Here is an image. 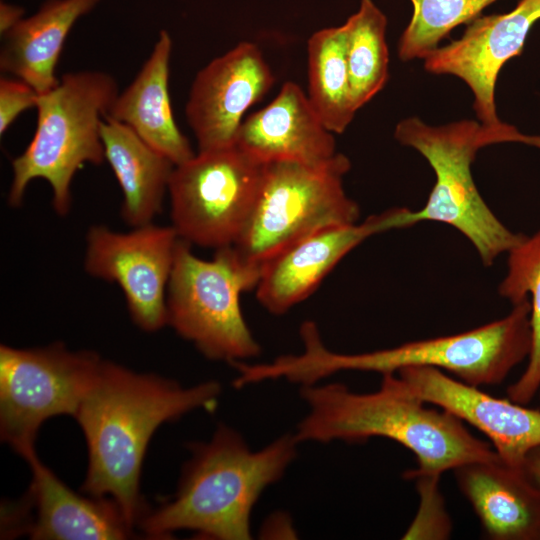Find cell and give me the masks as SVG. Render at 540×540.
Wrapping results in <instances>:
<instances>
[{"instance_id": "obj_9", "label": "cell", "mask_w": 540, "mask_h": 540, "mask_svg": "<svg viewBox=\"0 0 540 540\" xmlns=\"http://www.w3.org/2000/svg\"><path fill=\"white\" fill-rule=\"evenodd\" d=\"M265 164L234 144L175 165L168 193L179 238L215 250L233 246L256 203Z\"/></svg>"}, {"instance_id": "obj_12", "label": "cell", "mask_w": 540, "mask_h": 540, "mask_svg": "<svg viewBox=\"0 0 540 540\" xmlns=\"http://www.w3.org/2000/svg\"><path fill=\"white\" fill-rule=\"evenodd\" d=\"M32 470L27 494L5 505V536L28 535L36 540L127 539L133 536L119 506L111 498L84 497L65 486L38 458L35 447L24 451Z\"/></svg>"}, {"instance_id": "obj_11", "label": "cell", "mask_w": 540, "mask_h": 540, "mask_svg": "<svg viewBox=\"0 0 540 540\" xmlns=\"http://www.w3.org/2000/svg\"><path fill=\"white\" fill-rule=\"evenodd\" d=\"M133 228L122 233L92 226L84 268L94 278L118 284L133 322L154 332L167 325V288L180 238L172 226Z\"/></svg>"}, {"instance_id": "obj_22", "label": "cell", "mask_w": 540, "mask_h": 540, "mask_svg": "<svg viewBox=\"0 0 540 540\" xmlns=\"http://www.w3.org/2000/svg\"><path fill=\"white\" fill-rule=\"evenodd\" d=\"M308 99L332 133H343L355 109L351 100L346 60V30L324 28L308 40Z\"/></svg>"}, {"instance_id": "obj_7", "label": "cell", "mask_w": 540, "mask_h": 540, "mask_svg": "<svg viewBox=\"0 0 540 540\" xmlns=\"http://www.w3.org/2000/svg\"><path fill=\"white\" fill-rule=\"evenodd\" d=\"M394 136L424 156L436 176L424 207L409 210V227L422 221L452 226L470 241L485 266L523 239V234L512 232L491 211L472 177L477 152L494 144L492 128L473 120L430 126L409 117L396 125Z\"/></svg>"}, {"instance_id": "obj_8", "label": "cell", "mask_w": 540, "mask_h": 540, "mask_svg": "<svg viewBox=\"0 0 540 540\" xmlns=\"http://www.w3.org/2000/svg\"><path fill=\"white\" fill-rule=\"evenodd\" d=\"M259 277L232 246L204 260L180 239L167 288V324L211 360L233 363L257 356L260 346L243 317L240 295L255 288Z\"/></svg>"}, {"instance_id": "obj_23", "label": "cell", "mask_w": 540, "mask_h": 540, "mask_svg": "<svg viewBox=\"0 0 540 540\" xmlns=\"http://www.w3.org/2000/svg\"><path fill=\"white\" fill-rule=\"evenodd\" d=\"M512 305L529 299L531 350L519 379L507 388L508 399L525 405L540 389V230L508 251L507 273L498 287Z\"/></svg>"}, {"instance_id": "obj_3", "label": "cell", "mask_w": 540, "mask_h": 540, "mask_svg": "<svg viewBox=\"0 0 540 540\" xmlns=\"http://www.w3.org/2000/svg\"><path fill=\"white\" fill-rule=\"evenodd\" d=\"M299 442L286 434L253 451L243 437L219 425L211 440L195 443L173 498L141 515L149 538L191 530L203 539H251L250 515L263 490L278 481L296 456Z\"/></svg>"}, {"instance_id": "obj_10", "label": "cell", "mask_w": 540, "mask_h": 540, "mask_svg": "<svg viewBox=\"0 0 540 540\" xmlns=\"http://www.w3.org/2000/svg\"><path fill=\"white\" fill-rule=\"evenodd\" d=\"M103 360L56 343L44 348L0 346V433L20 455L34 447L41 424L75 416Z\"/></svg>"}, {"instance_id": "obj_1", "label": "cell", "mask_w": 540, "mask_h": 540, "mask_svg": "<svg viewBox=\"0 0 540 540\" xmlns=\"http://www.w3.org/2000/svg\"><path fill=\"white\" fill-rule=\"evenodd\" d=\"M220 394L215 381L182 387L103 360L74 416L89 453L82 491L95 498L109 496L134 527L145 511L139 481L151 436L161 424L188 412L212 411Z\"/></svg>"}, {"instance_id": "obj_24", "label": "cell", "mask_w": 540, "mask_h": 540, "mask_svg": "<svg viewBox=\"0 0 540 540\" xmlns=\"http://www.w3.org/2000/svg\"><path fill=\"white\" fill-rule=\"evenodd\" d=\"M344 26L351 100L357 111L383 89L389 77L387 18L372 0H361Z\"/></svg>"}, {"instance_id": "obj_18", "label": "cell", "mask_w": 540, "mask_h": 540, "mask_svg": "<svg viewBox=\"0 0 540 540\" xmlns=\"http://www.w3.org/2000/svg\"><path fill=\"white\" fill-rule=\"evenodd\" d=\"M485 534L493 540H540V487L522 467L495 460L453 470Z\"/></svg>"}, {"instance_id": "obj_5", "label": "cell", "mask_w": 540, "mask_h": 540, "mask_svg": "<svg viewBox=\"0 0 540 540\" xmlns=\"http://www.w3.org/2000/svg\"><path fill=\"white\" fill-rule=\"evenodd\" d=\"M118 94L114 77L86 70L64 74L53 89L39 95L34 136L12 160L11 207L21 206L28 184L41 178L52 189L56 213H69L74 175L85 164L99 165L105 159L101 122Z\"/></svg>"}, {"instance_id": "obj_13", "label": "cell", "mask_w": 540, "mask_h": 540, "mask_svg": "<svg viewBox=\"0 0 540 540\" xmlns=\"http://www.w3.org/2000/svg\"><path fill=\"white\" fill-rule=\"evenodd\" d=\"M540 19V0H521L510 12L477 17L462 37L438 47L424 60L433 74L454 75L474 95V110L481 124L500 127L495 104V87L504 64L521 54L527 35Z\"/></svg>"}, {"instance_id": "obj_27", "label": "cell", "mask_w": 540, "mask_h": 540, "mask_svg": "<svg viewBox=\"0 0 540 540\" xmlns=\"http://www.w3.org/2000/svg\"><path fill=\"white\" fill-rule=\"evenodd\" d=\"M21 15L22 10L20 8L1 4L0 32L2 36L22 19Z\"/></svg>"}, {"instance_id": "obj_4", "label": "cell", "mask_w": 540, "mask_h": 540, "mask_svg": "<svg viewBox=\"0 0 540 540\" xmlns=\"http://www.w3.org/2000/svg\"><path fill=\"white\" fill-rule=\"evenodd\" d=\"M505 317L458 334L407 342L390 349L340 354L327 349L316 325L301 327L304 352L281 356L265 366L271 379L307 386L344 370L395 373L406 367L445 370L479 387L498 385L530 354L529 299L512 305Z\"/></svg>"}, {"instance_id": "obj_15", "label": "cell", "mask_w": 540, "mask_h": 540, "mask_svg": "<svg viewBox=\"0 0 540 540\" xmlns=\"http://www.w3.org/2000/svg\"><path fill=\"white\" fill-rule=\"evenodd\" d=\"M395 373L414 396L482 432L508 465L522 468L527 454L540 446V409L490 396L432 367H406Z\"/></svg>"}, {"instance_id": "obj_17", "label": "cell", "mask_w": 540, "mask_h": 540, "mask_svg": "<svg viewBox=\"0 0 540 540\" xmlns=\"http://www.w3.org/2000/svg\"><path fill=\"white\" fill-rule=\"evenodd\" d=\"M235 145L263 163L318 165L338 153L333 133L294 82H286L271 103L241 123Z\"/></svg>"}, {"instance_id": "obj_20", "label": "cell", "mask_w": 540, "mask_h": 540, "mask_svg": "<svg viewBox=\"0 0 540 540\" xmlns=\"http://www.w3.org/2000/svg\"><path fill=\"white\" fill-rule=\"evenodd\" d=\"M99 0H48L3 35L0 69L31 85L39 94L59 82L55 69L65 39L77 19Z\"/></svg>"}, {"instance_id": "obj_19", "label": "cell", "mask_w": 540, "mask_h": 540, "mask_svg": "<svg viewBox=\"0 0 540 540\" xmlns=\"http://www.w3.org/2000/svg\"><path fill=\"white\" fill-rule=\"evenodd\" d=\"M172 46L169 33L161 30L150 56L129 86L119 92L106 116L127 125L178 165L195 153L172 112L168 90Z\"/></svg>"}, {"instance_id": "obj_26", "label": "cell", "mask_w": 540, "mask_h": 540, "mask_svg": "<svg viewBox=\"0 0 540 540\" xmlns=\"http://www.w3.org/2000/svg\"><path fill=\"white\" fill-rule=\"evenodd\" d=\"M39 93L19 78L0 79V135L14 123L25 110L36 108Z\"/></svg>"}, {"instance_id": "obj_25", "label": "cell", "mask_w": 540, "mask_h": 540, "mask_svg": "<svg viewBox=\"0 0 540 540\" xmlns=\"http://www.w3.org/2000/svg\"><path fill=\"white\" fill-rule=\"evenodd\" d=\"M412 17L398 42L402 61L425 59L457 26L479 17L497 0H410Z\"/></svg>"}, {"instance_id": "obj_29", "label": "cell", "mask_w": 540, "mask_h": 540, "mask_svg": "<svg viewBox=\"0 0 540 540\" xmlns=\"http://www.w3.org/2000/svg\"><path fill=\"white\" fill-rule=\"evenodd\" d=\"M509 142L524 143L540 148V135H525L515 128L510 134Z\"/></svg>"}, {"instance_id": "obj_16", "label": "cell", "mask_w": 540, "mask_h": 540, "mask_svg": "<svg viewBox=\"0 0 540 540\" xmlns=\"http://www.w3.org/2000/svg\"><path fill=\"white\" fill-rule=\"evenodd\" d=\"M409 209L395 207L363 222L320 229L293 244L261 269L259 303L279 315L308 298L353 248L379 232L408 227Z\"/></svg>"}, {"instance_id": "obj_2", "label": "cell", "mask_w": 540, "mask_h": 540, "mask_svg": "<svg viewBox=\"0 0 540 540\" xmlns=\"http://www.w3.org/2000/svg\"><path fill=\"white\" fill-rule=\"evenodd\" d=\"M382 376L380 388L370 393H355L339 383L301 386L308 413L297 425V441L394 440L416 456L418 468L405 473L408 479L440 477L470 462L500 458L459 418L427 407L403 386L396 373Z\"/></svg>"}, {"instance_id": "obj_28", "label": "cell", "mask_w": 540, "mask_h": 540, "mask_svg": "<svg viewBox=\"0 0 540 540\" xmlns=\"http://www.w3.org/2000/svg\"><path fill=\"white\" fill-rule=\"evenodd\" d=\"M523 468L540 487V446L535 447L527 454Z\"/></svg>"}, {"instance_id": "obj_21", "label": "cell", "mask_w": 540, "mask_h": 540, "mask_svg": "<svg viewBox=\"0 0 540 540\" xmlns=\"http://www.w3.org/2000/svg\"><path fill=\"white\" fill-rule=\"evenodd\" d=\"M100 133L105 159L122 191V219L132 227L152 223L161 212L174 163L127 125L106 115Z\"/></svg>"}, {"instance_id": "obj_6", "label": "cell", "mask_w": 540, "mask_h": 540, "mask_svg": "<svg viewBox=\"0 0 540 540\" xmlns=\"http://www.w3.org/2000/svg\"><path fill=\"white\" fill-rule=\"evenodd\" d=\"M350 168L342 153L318 165L266 163L254 208L232 246L241 263L260 274L267 262L310 234L357 223L359 205L343 186Z\"/></svg>"}, {"instance_id": "obj_14", "label": "cell", "mask_w": 540, "mask_h": 540, "mask_svg": "<svg viewBox=\"0 0 540 540\" xmlns=\"http://www.w3.org/2000/svg\"><path fill=\"white\" fill-rule=\"evenodd\" d=\"M274 75L257 45L242 42L195 76L185 107L199 151L229 147L246 110L272 87Z\"/></svg>"}, {"instance_id": "obj_30", "label": "cell", "mask_w": 540, "mask_h": 540, "mask_svg": "<svg viewBox=\"0 0 540 540\" xmlns=\"http://www.w3.org/2000/svg\"><path fill=\"white\" fill-rule=\"evenodd\" d=\"M539 396H540V389H539Z\"/></svg>"}]
</instances>
